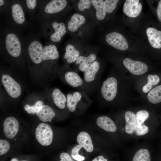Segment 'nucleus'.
<instances>
[{"instance_id":"f8f14e48","label":"nucleus","mask_w":161,"mask_h":161,"mask_svg":"<svg viewBox=\"0 0 161 161\" xmlns=\"http://www.w3.org/2000/svg\"><path fill=\"white\" fill-rule=\"evenodd\" d=\"M67 1L65 0H53L45 6L44 11L47 13L53 14L60 12L66 7Z\"/></svg>"},{"instance_id":"c85d7f7f","label":"nucleus","mask_w":161,"mask_h":161,"mask_svg":"<svg viewBox=\"0 0 161 161\" xmlns=\"http://www.w3.org/2000/svg\"><path fill=\"white\" fill-rule=\"evenodd\" d=\"M148 81L143 87L142 90L145 93L148 92L153 87L159 82L160 79L157 75H149L147 77Z\"/></svg>"},{"instance_id":"f257e3e1","label":"nucleus","mask_w":161,"mask_h":161,"mask_svg":"<svg viewBox=\"0 0 161 161\" xmlns=\"http://www.w3.org/2000/svg\"><path fill=\"white\" fill-rule=\"evenodd\" d=\"M37 140L41 145L47 146L52 143L53 133L51 128L48 125L41 123L38 125L35 131Z\"/></svg>"},{"instance_id":"b1692460","label":"nucleus","mask_w":161,"mask_h":161,"mask_svg":"<svg viewBox=\"0 0 161 161\" xmlns=\"http://www.w3.org/2000/svg\"><path fill=\"white\" fill-rule=\"evenodd\" d=\"M82 97L80 92L75 91L73 93H69L67 97V106L69 110L71 112H74L76 108V106Z\"/></svg>"},{"instance_id":"4468645a","label":"nucleus","mask_w":161,"mask_h":161,"mask_svg":"<svg viewBox=\"0 0 161 161\" xmlns=\"http://www.w3.org/2000/svg\"><path fill=\"white\" fill-rule=\"evenodd\" d=\"M36 114L39 119L43 122H51L52 118L55 116V113L50 106L43 105L41 106L37 111Z\"/></svg>"},{"instance_id":"473e14b6","label":"nucleus","mask_w":161,"mask_h":161,"mask_svg":"<svg viewBox=\"0 0 161 161\" xmlns=\"http://www.w3.org/2000/svg\"><path fill=\"white\" fill-rule=\"evenodd\" d=\"M82 148V146L79 144L74 146L72 150L71 156L74 159L77 161H82L85 159L84 157L78 154L79 151Z\"/></svg>"},{"instance_id":"f704fd0d","label":"nucleus","mask_w":161,"mask_h":161,"mask_svg":"<svg viewBox=\"0 0 161 161\" xmlns=\"http://www.w3.org/2000/svg\"><path fill=\"white\" fill-rule=\"evenodd\" d=\"M91 3V0H80L78 3V8L81 11H84L86 9H88L90 7Z\"/></svg>"},{"instance_id":"423d86ee","label":"nucleus","mask_w":161,"mask_h":161,"mask_svg":"<svg viewBox=\"0 0 161 161\" xmlns=\"http://www.w3.org/2000/svg\"><path fill=\"white\" fill-rule=\"evenodd\" d=\"M123 64L131 73L134 75H142L148 70V66L145 63L134 61L129 58H125L123 61Z\"/></svg>"},{"instance_id":"6e6552de","label":"nucleus","mask_w":161,"mask_h":161,"mask_svg":"<svg viewBox=\"0 0 161 161\" xmlns=\"http://www.w3.org/2000/svg\"><path fill=\"white\" fill-rule=\"evenodd\" d=\"M149 116L148 112L145 110L139 111L136 113L137 126L135 133L136 135L142 136L148 132V128L144 124V122Z\"/></svg>"},{"instance_id":"412c9836","label":"nucleus","mask_w":161,"mask_h":161,"mask_svg":"<svg viewBox=\"0 0 161 161\" xmlns=\"http://www.w3.org/2000/svg\"><path fill=\"white\" fill-rule=\"evenodd\" d=\"M100 68V64L97 61L93 62L88 69L84 72L85 81L88 83L93 81Z\"/></svg>"},{"instance_id":"5701e85b","label":"nucleus","mask_w":161,"mask_h":161,"mask_svg":"<svg viewBox=\"0 0 161 161\" xmlns=\"http://www.w3.org/2000/svg\"><path fill=\"white\" fill-rule=\"evenodd\" d=\"M52 96L54 103L60 109H63L66 106L67 99L64 95L58 88L54 89L52 93Z\"/></svg>"},{"instance_id":"a19ab883","label":"nucleus","mask_w":161,"mask_h":161,"mask_svg":"<svg viewBox=\"0 0 161 161\" xmlns=\"http://www.w3.org/2000/svg\"><path fill=\"white\" fill-rule=\"evenodd\" d=\"M11 161H18L16 158H13L11 160Z\"/></svg>"},{"instance_id":"4be33fe9","label":"nucleus","mask_w":161,"mask_h":161,"mask_svg":"<svg viewBox=\"0 0 161 161\" xmlns=\"http://www.w3.org/2000/svg\"><path fill=\"white\" fill-rule=\"evenodd\" d=\"M64 78L67 83L73 87H78L81 86L83 81L79 75L72 71H68L65 74Z\"/></svg>"},{"instance_id":"2f4dec72","label":"nucleus","mask_w":161,"mask_h":161,"mask_svg":"<svg viewBox=\"0 0 161 161\" xmlns=\"http://www.w3.org/2000/svg\"><path fill=\"white\" fill-rule=\"evenodd\" d=\"M43 105L42 101L38 100L33 106L26 104L24 107V109L29 114H34L36 113L39 108Z\"/></svg>"},{"instance_id":"39448f33","label":"nucleus","mask_w":161,"mask_h":161,"mask_svg":"<svg viewBox=\"0 0 161 161\" xmlns=\"http://www.w3.org/2000/svg\"><path fill=\"white\" fill-rule=\"evenodd\" d=\"M1 82L8 95L13 98L18 97L21 94L19 84L10 75H5L1 78Z\"/></svg>"},{"instance_id":"9b49d317","label":"nucleus","mask_w":161,"mask_h":161,"mask_svg":"<svg viewBox=\"0 0 161 161\" xmlns=\"http://www.w3.org/2000/svg\"><path fill=\"white\" fill-rule=\"evenodd\" d=\"M149 42L155 48H161V31L153 27H149L146 31Z\"/></svg>"},{"instance_id":"ddd939ff","label":"nucleus","mask_w":161,"mask_h":161,"mask_svg":"<svg viewBox=\"0 0 161 161\" xmlns=\"http://www.w3.org/2000/svg\"><path fill=\"white\" fill-rule=\"evenodd\" d=\"M77 140L78 144L87 152H91L94 147L91 137L89 134L85 131H81L78 134Z\"/></svg>"},{"instance_id":"1a4fd4ad","label":"nucleus","mask_w":161,"mask_h":161,"mask_svg":"<svg viewBox=\"0 0 161 161\" xmlns=\"http://www.w3.org/2000/svg\"><path fill=\"white\" fill-rule=\"evenodd\" d=\"M142 8L138 0H126L123 6L124 13L127 16L135 18L140 14Z\"/></svg>"},{"instance_id":"2eb2a0df","label":"nucleus","mask_w":161,"mask_h":161,"mask_svg":"<svg viewBox=\"0 0 161 161\" xmlns=\"http://www.w3.org/2000/svg\"><path fill=\"white\" fill-rule=\"evenodd\" d=\"M96 123L99 127L107 131L114 132L117 129L114 122L107 116L99 117L97 119Z\"/></svg>"},{"instance_id":"6ab92c4d","label":"nucleus","mask_w":161,"mask_h":161,"mask_svg":"<svg viewBox=\"0 0 161 161\" xmlns=\"http://www.w3.org/2000/svg\"><path fill=\"white\" fill-rule=\"evenodd\" d=\"M12 17L17 24H21L25 21L24 13L21 6L19 4L15 3L11 7Z\"/></svg>"},{"instance_id":"bb28decb","label":"nucleus","mask_w":161,"mask_h":161,"mask_svg":"<svg viewBox=\"0 0 161 161\" xmlns=\"http://www.w3.org/2000/svg\"><path fill=\"white\" fill-rule=\"evenodd\" d=\"M91 3L96 10V16L99 20H103L106 15L103 0H92Z\"/></svg>"},{"instance_id":"e433bc0d","label":"nucleus","mask_w":161,"mask_h":161,"mask_svg":"<svg viewBox=\"0 0 161 161\" xmlns=\"http://www.w3.org/2000/svg\"><path fill=\"white\" fill-rule=\"evenodd\" d=\"M37 1L36 0H27L26 4L27 7L30 9H34L37 5Z\"/></svg>"},{"instance_id":"f03ea898","label":"nucleus","mask_w":161,"mask_h":161,"mask_svg":"<svg viewBox=\"0 0 161 161\" xmlns=\"http://www.w3.org/2000/svg\"><path fill=\"white\" fill-rule=\"evenodd\" d=\"M117 82L114 78L110 77L107 78L103 83L101 92L103 97L109 101L113 100L117 92Z\"/></svg>"},{"instance_id":"aec40b11","label":"nucleus","mask_w":161,"mask_h":161,"mask_svg":"<svg viewBox=\"0 0 161 161\" xmlns=\"http://www.w3.org/2000/svg\"><path fill=\"white\" fill-rule=\"evenodd\" d=\"M85 21L86 19L84 16L78 13H75L68 23V28L71 32H74Z\"/></svg>"},{"instance_id":"a211bd4d","label":"nucleus","mask_w":161,"mask_h":161,"mask_svg":"<svg viewBox=\"0 0 161 161\" xmlns=\"http://www.w3.org/2000/svg\"><path fill=\"white\" fill-rule=\"evenodd\" d=\"M52 25L55 32L51 35L50 39L53 42H58L66 32L65 26L63 23H58L57 22H53Z\"/></svg>"},{"instance_id":"cd10ccee","label":"nucleus","mask_w":161,"mask_h":161,"mask_svg":"<svg viewBox=\"0 0 161 161\" xmlns=\"http://www.w3.org/2000/svg\"><path fill=\"white\" fill-rule=\"evenodd\" d=\"M147 98L151 103L157 104L161 102V85L151 90L148 93Z\"/></svg>"},{"instance_id":"393cba45","label":"nucleus","mask_w":161,"mask_h":161,"mask_svg":"<svg viewBox=\"0 0 161 161\" xmlns=\"http://www.w3.org/2000/svg\"><path fill=\"white\" fill-rule=\"evenodd\" d=\"M59 56V52L55 45L50 44L44 47L43 61L56 59Z\"/></svg>"},{"instance_id":"ea45409f","label":"nucleus","mask_w":161,"mask_h":161,"mask_svg":"<svg viewBox=\"0 0 161 161\" xmlns=\"http://www.w3.org/2000/svg\"><path fill=\"white\" fill-rule=\"evenodd\" d=\"M4 4V1L3 0H0V6H2Z\"/></svg>"},{"instance_id":"4c0bfd02","label":"nucleus","mask_w":161,"mask_h":161,"mask_svg":"<svg viewBox=\"0 0 161 161\" xmlns=\"http://www.w3.org/2000/svg\"><path fill=\"white\" fill-rule=\"evenodd\" d=\"M157 13L158 18L159 20L161 22V0L159 2L157 9Z\"/></svg>"},{"instance_id":"f3484780","label":"nucleus","mask_w":161,"mask_h":161,"mask_svg":"<svg viewBox=\"0 0 161 161\" xmlns=\"http://www.w3.org/2000/svg\"><path fill=\"white\" fill-rule=\"evenodd\" d=\"M96 58V55L93 53L87 56H80L75 63L77 65L79 64L78 69L80 71L85 72Z\"/></svg>"},{"instance_id":"9d476101","label":"nucleus","mask_w":161,"mask_h":161,"mask_svg":"<svg viewBox=\"0 0 161 161\" xmlns=\"http://www.w3.org/2000/svg\"><path fill=\"white\" fill-rule=\"evenodd\" d=\"M19 124L16 119L13 117L7 118L4 121L3 131L5 136L9 139L13 138L17 134Z\"/></svg>"},{"instance_id":"79ce46f5","label":"nucleus","mask_w":161,"mask_h":161,"mask_svg":"<svg viewBox=\"0 0 161 161\" xmlns=\"http://www.w3.org/2000/svg\"><path fill=\"white\" fill-rule=\"evenodd\" d=\"M26 161V160H22V161Z\"/></svg>"},{"instance_id":"7ed1b4c3","label":"nucleus","mask_w":161,"mask_h":161,"mask_svg":"<svg viewBox=\"0 0 161 161\" xmlns=\"http://www.w3.org/2000/svg\"><path fill=\"white\" fill-rule=\"evenodd\" d=\"M5 45L7 51L11 56L17 57L20 55L21 50V43L15 34L10 33L7 35Z\"/></svg>"},{"instance_id":"0eeeda50","label":"nucleus","mask_w":161,"mask_h":161,"mask_svg":"<svg viewBox=\"0 0 161 161\" xmlns=\"http://www.w3.org/2000/svg\"><path fill=\"white\" fill-rule=\"evenodd\" d=\"M43 48L42 44L37 41H33L30 44L28 52L31 60L34 63L39 64L43 61Z\"/></svg>"},{"instance_id":"7c9ffc66","label":"nucleus","mask_w":161,"mask_h":161,"mask_svg":"<svg viewBox=\"0 0 161 161\" xmlns=\"http://www.w3.org/2000/svg\"><path fill=\"white\" fill-rule=\"evenodd\" d=\"M118 0H106L104 1V6L106 13L112 12L117 6Z\"/></svg>"},{"instance_id":"58836bf2","label":"nucleus","mask_w":161,"mask_h":161,"mask_svg":"<svg viewBox=\"0 0 161 161\" xmlns=\"http://www.w3.org/2000/svg\"><path fill=\"white\" fill-rule=\"evenodd\" d=\"M92 161H108L107 159L104 158V157L101 155L93 159Z\"/></svg>"},{"instance_id":"c9c22d12","label":"nucleus","mask_w":161,"mask_h":161,"mask_svg":"<svg viewBox=\"0 0 161 161\" xmlns=\"http://www.w3.org/2000/svg\"><path fill=\"white\" fill-rule=\"evenodd\" d=\"M61 160L60 161H75L67 153L63 152L60 156Z\"/></svg>"},{"instance_id":"20e7f679","label":"nucleus","mask_w":161,"mask_h":161,"mask_svg":"<svg viewBox=\"0 0 161 161\" xmlns=\"http://www.w3.org/2000/svg\"><path fill=\"white\" fill-rule=\"evenodd\" d=\"M106 40L109 44L117 49L124 51L128 48L126 39L119 33L113 32L108 34L106 36Z\"/></svg>"},{"instance_id":"c756f323","label":"nucleus","mask_w":161,"mask_h":161,"mask_svg":"<svg viewBox=\"0 0 161 161\" xmlns=\"http://www.w3.org/2000/svg\"><path fill=\"white\" fill-rule=\"evenodd\" d=\"M132 161H151L150 154L148 151L145 149L139 150L135 154Z\"/></svg>"},{"instance_id":"72a5a7b5","label":"nucleus","mask_w":161,"mask_h":161,"mask_svg":"<svg viewBox=\"0 0 161 161\" xmlns=\"http://www.w3.org/2000/svg\"><path fill=\"white\" fill-rule=\"evenodd\" d=\"M10 145L8 142L6 140H0V155L6 153L9 150Z\"/></svg>"},{"instance_id":"dca6fc26","label":"nucleus","mask_w":161,"mask_h":161,"mask_svg":"<svg viewBox=\"0 0 161 161\" xmlns=\"http://www.w3.org/2000/svg\"><path fill=\"white\" fill-rule=\"evenodd\" d=\"M126 122L125 127V131L130 134L135 133L137 126L135 114L133 112L127 111L125 114Z\"/></svg>"},{"instance_id":"a878e982","label":"nucleus","mask_w":161,"mask_h":161,"mask_svg":"<svg viewBox=\"0 0 161 161\" xmlns=\"http://www.w3.org/2000/svg\"><path fill=\"white\" fill-rule=\"evenodd\" d=\"M65 51L64 58L66 59L67 61L69 63L76 61L79 56V52L72 45L68 44L67 45Z\"/></svg>"}]
</instances>
